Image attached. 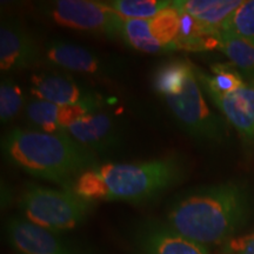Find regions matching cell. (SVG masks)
Wrapping results in <instances>:
<instances>
[{"label":"cell","instance_id":"obj_1","mask_svg":"<svg viewBox=\"0 0 254 254\" xmlns=\"http://www.w3.org/2000/svg\"><path fill=\"white\" fill-rule=\"evenodd\" d=\"M253 196L241 183L227 182L193 189L177 195L168 206V226L201 244L227 243L253 212Z\"/></svg>","mask_w":254,"mask_h":254},{"label":"cell","instance_id":"obj_2","mask_svg":"<svg viewBox=\"0 0 254 254\" xmlns=\"http://www.w3.org/2000/svg\"><path fill=\"white\" fill-rule=\"evenodd\" d=\"M182 155L171 154L135 164H106L91 168L67 190L88 201L142 204L178 185L186 178Z\"/></svg>","mask_w":254,"mask_h":254},{"label":"cell","instance_id":"obj_3","mask_svg":"<svg viewBox=\"0 0 254 254\" xmlns=\"http://www.w3.org/2000/svg\"><path fill=\"white\" fill-rule=\"evenodd\" d=\"M4 157L32 177L67 190L86 171L99 166V158L68 134L14 128L1 139Z\"/></svg>","mask_w":254,"mask_h":254},{"label":"cell","instance_id":"obj_4","mask_svg":"<svg viewBox=\"0 0 254 254\" xmlns=\"http://www.w3.org/2000/svg\"><path fill=\"white\" fill-rule=\"evenodd\" d=\"M94 202L69 190H55L30 184L19 198V207L32 224L55 233L80 226L92 212Z\"/></svg>","mask_w":254,"mask_h":254},{"label":"cell","instance_id":"obj_5","mask_svg":"<svg viewBox=\"0 0 254 254\" xmlns=\"http://www.w3.org/2000/svg\"><path fill=\"white\" fill-rule=\"evenodd\" d=\"M164 99L180 127L195 140L221 142L226 139V125L206 103L194 67L187 77L183 91Z\"/></svg>","mask_w":254,"mask_h":254},{"label":"cell","instance_id":"obj_6","mask_svg":"<svg viewBox=\"0 0 254 254\" xmlns=\"http://www.w3.org/2000/svg\"><path fill=\"white\" fill-rule=\"evenodd\" d=\"M41 13L60 26L107 38L122 37L125 18L107 2L92 0H55L39 5Z\"/></svg>","mask_w":254,"mask_h":254},{"label":"cell","instance_id":"obj_7","mask_svg":"<svg viewBox=\"0 0 254 254\" xmlns=\"http://www.w3.org/2000/svg\"><path fill=\"white\" fill-rule=\"evenodd\" d=\"M131 241L136 254H209L204 245L182 236L158 219L136 222L131 231Z\"/></svg>","mask_w":254,"mask_h":254},{"label":"cell","instance_id":"obj_8","mask_svg":"<svg viewBox=\"0 0 254 254\" xmlns=\"http://www.w3.org/2000/svg\"><path fill=\"white\" fill-rule=\"evenodd\" d=\"M6 237L18 254H90L59 233L19 217L9 218L6 222Z\"/></svg>","mask_w":254,"mask_h":254},{"label":"cell","instance_id":"obj_9","mask_svg":"<svg viewBox=\"0 0 254 254\" xmlns=\"http://www.w3.org/2000/svg\"><path fill=\"white\" fill-rule=\"evenodd\" d=\"M67 134L97 155L112 153L124 140V129L117 117L103 109L69 126Z\"/></svg>","mask_w":254,"mask_h":254},{"label":"cell","instance_id":"obj_10","mask_svg":"<svg viewBox=\"0 0 254 254\" xmlns=\"http://www.w3.org/2000/svg\"><path fill=\"white\" fill-rule=\"evenodd\" d=\"M39 46L20 21L6 19L0 25V69L18 71L30 68L39 62Z\"/></svg>","mask_w":254,"mask_h":254},{"label":"cell","instance_id":"obj_11","mask_svg":"<svg viewBox=\"0 0 254 254\" xmlns=\"http://www.w3.org/2000/svg\"><path fill=\"white\" fill-rule=\"evenodd\" d=\"M45 57L53 65L72 72L91 75H111L119 71L117 65L93 51L68 41H51L45 49Z\"/></svg>","mask_w":254,"mask_h":254},{"label":"cell","instance_id":"obj_12","mask_svg":"<svg viewBox=\"0 0 254 254\" xmlns=\"http://www.w3.org/2000/svg\"><path fill=\"white\" fill-rule=\"evenodd\" d=\"M31 93L36 99L66 106L98 97L84 88L67 74L53 71H40L31 75Z\"/></svg>","mask_w":254,"mask_h":254},{"label":"cell","instance_id":"obj_13","mask_svg":"<svg viewBox=\"0 0 254 254\" xmlns=\"http://www.w3.org/2000/svg\"><path fill=\"white\" fill-rule=\"evenodd\" d=\"M241 138L254 141V80L227 94H208Z\"/></svg>","mask_w":254,"mask_h":254},{"label":"cell","instance_id":"obj_14","mask_svg":"<svg viewBox=\"0 0 254 254\" xmlns=\"http://www.w3.org/2000/svg\"><path fill=\"white\" fill-rule=\"evenodd\" d=\"M244 0H179L173 6L180 13H187L207 26L221 31V25Z\"/></svg>","mask_w":254,"mask_h":254},{"label":"cell","instance_id":"obj_15","mask_svg":"<svg viewBox=\"0 0 254 254\" xmlns=\"http://www.w3.org/2000/svg\"><path fill=\"white\" fill-rule=\"evenodd\" d=\"M219 50L232 65L251 80H254V38L222 32Z\"/></svg>","mask_w":254,"mask_h":254},{"label":"cell","instance_id":"obj_16","mask_svg":"<svg viewBox=\"0 0 254 254\" xmlns=\"http://www.w3.org/2000/svg\"><path fill=\"white\" fill-rule=\"evenodd\" d=\"M193 66L185 60H168L158 66L153 73V88L163 97L179 94Z\"/></svg>","mask_w":254,"mask_h":254},{"label":"cell","instance_id":"obj_17","mask_svg":"<svg viewBox=\"0 0 254 254\" xmlns=\"http://www.w3.org/2000/svg\"><path fill=\"white\" fill-rule=\"evenodd\" d=\"M209 75L200 71H194L196 78L208 94H227L239 90L246 84L243 74L232 64H214Z\"/></svg>","mask_w":254,"mask_h":254},{"label":"cell","instance_id":"obj_18","mask_svg":"<svg viewBox=\"0 0 254 254\" xmlns=\"http://www.w3.org/2000/svg\"><path fill=\"white\" fill-rule=\"evenodd\" d=\"M59 105L46 100L33 99L25 106V119L37 131L50 134H67L59 124Z\"/></svg>","mask_w":254,"mask_h":254},{"label":"cell","instance_id":"obj_19","mask_svg":"<svg viewBox=\"0 0 254 254\" xmlns=\"http://www.w3.org/2000/svg\"><path fill=\"white\" fill-rule=\"evenodd\" d=\"M122 39L132 49L139 52L158 55L168 52L166 47L161 46L150 30V20L144 19H125L123 24Z\"/></svg>","mask_w":254,"mask_h":254},{"label":"cell","instance_id":"obj_20","mask_svg":"<svg viewBox=\"0 0 254 254\" xmlns=\"http://www.w3.org/2000/svg\"><path fill=\"white\" fill-rule=\"evenodd\" d=\"M150 30L154 39L170 52L171 45L180 30V12L174 7L173 1L168 7L150 19Z\"/></svg>","mask_w":254,"mask_h":254},{"label":"cell","instance_id":"obj_21","mask_svg":"<svg viewBox=\"0 0 254 254\" xmlns=\"http://www.w3.org/2000/svg\"><path fill=\"white\" fill-rule=\"evenodd\" d=\"M111 7L125 19L150 20L159 12L172 4L167 0H113L107 1Z\"/></svg>","mask_w":254,"mask_h":254},{"label":"cell","instance_id":"obj_22","mask_svg":"<svg viewBox=\"0 0 254 254\" xmlns=\"http://www.w3.org/2000/svg\"><path fill=\"white\" fill-rule=\"evenodd\" d=\"M25 97L23 90L14 80L4 78L0 82V120L11 123L23 110Z\"/></svg>","mask_w":254,"mask_h":254},{"label":"cell","instance_id":"obj_23","mask_svg":"<svg viewBox=\"0 0 254 254\" xmlns=\"http://www.w3.org/2000/svg\"><path fill=\"white\" fill-rule=\"evenodd\" d=\"M222 32L254 38V0H247L221 25Z\"/></svg>","mask_w":254,"mask_h":254},{"label":"cell","instance_id":"obj_24","mask_svg":"<svg viewBox=\"0 0 254 254\" xmlns=\"http://www.w3.org/2000/svg\"><path fill=\"white\" fill-rule=\"evenodd\" d=\"M227 254H254V233L239 238H232L225 244Z\"/></svg>","mask_w":254,"mask_h":254}]
</instances>
